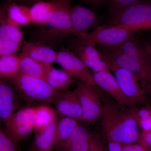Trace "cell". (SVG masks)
<instances>
[{"label": "cell", "mask_w": 151, "mask_h": 151, "mask_svg": "<svg viewBox=\"0 0 151 151\" xmlns=\"http://www.w3.org/2000/svg\"><path fill=\"white\" fill-rule=\"evenodd\" d=\"M102 103V118L108 140L121 145L137 142L140 133L132 108H124L109 100H103Z\"/></svg>", "instance_id": "obj_1"}, {"label": "cell", "mask_w": 151, "mask_h": 151, "mask_svg": "<svg viewBox=\"0 0 151 151\" xmlns=\"http://www.w3.org/2000/svg\"><path fill=\"white\" fill-rule=\"evenodd\" d=\"M50 1L53 8L44 28L39 32V37L42 41L49 42L73 35L71 19L72 6L70 0Z\"/></svg>", "instance_id": "obj_2"}, {"label": "cell", "mask_w": 151, "mask_h": 151, "mask_svg": "<svg viewBox=\"0 0 151 151\" xmlns=\"http://www.w3.org/2000/svg\"><path fill=\"white\" fill-rule=\"evenodd\" d=\"M8 80L20 97L31 103L53 104L58 96L62 93L52 89L43 78L19 73Z\"/></svg>", "instance_id": "obj_3"}, {"label": "cell", "mask_w": 151, "mask_h": 151, "mask_svg": "<svg viewBox=\"0 0 151 151\" xmlns=\"http://www.w3.org/2000/svg\"><path fill=\"white\" fill-rule=\"evenodd\" d=\"M133 39L132 32L116 26L108 25L97 27L90 32L74 39L72 42L96 46L112 47Z\"/></svg>", "instance_id": "obj_4"}, {"label": "cell", "mask_w": 151, "mask_h": 151, "mask_svg": "<svg viewBox=\"0 0 151 151\" xmlns=\"http://www.w3.org/2000/svg\"><path fill=\"white\" fill-rule=\"evenodd\" d=\"M102 58L110 70L114 73L122 92L136 106L149 105L147 97V93L137 77L129 70L117 66L103 54Z\"/></svg>", "instance_id": "obj_5"}, {"label": "cell", "mask_w": 151, "mask_h": 151, "mask_svg": "<svg viewBox=\"0 0 151 151\" xmlns=\"http://www.w3.org/2000/svg\"><path fill=\"white\" fill-rule=\"evenodd\" d=\"M100 46L99 50L103 56L119 67L129 70L138 78L147 93L151 88V72L128 56L118 46Z\"/></svg>", "instance_id": "obj_6"}, {"label": "cell", "mask_w": 151, "mask_h": 151, "mask_svg": "<svg viewBox=\"0 0 151 151\" xmlns=\"http://www.w3.org/2000/svg\"><path fill=\"white\" fill-rule=\"evenodd\" d=\"M82 111L81 122L93 124L102 117L103 105L96 87L79 81L74 89Z\"/></svg>", "instance_id": "obj_7"}, {"label": "cell", "mask_w": 151, "mask_h": 151, "mask_svg": "<svg viewBox=\"0 0 151 151\" xmlns=\"http://www.w3.org/2000/svg\"><path fill=\"white\" fill-rule=\"evenodd\" d=\"M5 132L17 145L35 130V107L17 110L4 124Z\"/></svg>", "instance_id": "obj_8"}, {"label": "cell", "mask_w": 151, "mask_h": 151, "mask_svg": "<svg viewBox=\"0 0 151 151\" xmlns=\"http://www.w3.org/2000/svg\"><path fill=\"white\" fill-rule=\"evenodd\" d=\"M151 21V2L142 0L111 16V25H134L143 24Z\"/></svg>", "instance_id": "obj_9"}, {"label": "cell", "mask_w": 151, "mask_h": 151, "mask_svg": "<svg viewBox=\"0 0 151 151\" xmlns=\"http://www.w3.org/2000/svg\"><path fill=\"white\" fill-rule=\"evenodd\" d=\"M56 63L73 78L75 77L81 82L97 87L89 68L74 52L65 49L61 50L58 52Z\"/></svg>", "instance_id": "obj_10"}, {"label": "cell", "mask_w": 151, "mask_h": 151, "mask_svg": "<svg viewBox=\"0 0 151 151\" xmlns=\"http://www.w3.org/2000/svg\"><path fill=\"white\" fill-rule=\"evenodd\" d=\"M92 74L97 86L108 93L118 105L130 108L137 107L122 92L111 70L92 72Z\"/></svg>", "instance_id": "obj_11"}, {"label": "cell", "mask_w": 151, "mask_h": 151, "mask_svg": "<svg viewBox=\"0 0 151 151\" xmlns=\"http://www.w3.org/2000/svg\"><path fill=\"white\" fill-rule=\"evenodd\" d=\"M71 19L73 36L76 37L86 34L98 23L96 14L90 9L81 5L72 6Z\"/></svg>", "instance_id": "obj_12"}, {"label": "cell", "mask_w": 151, "mask_h": 151, "mask_svg": "<svg viewBox=\"0 0 151 151\" xmlns=\"http://www.w3.org/2000/svg\"><path fill=\"white\" fill-rule=\"evenodd\" d=\"M18 96L8 80L0 78V125L18 110Z\"/></svg>", "instance_id": "obj_13"}, {"label": "cell", "mask_w": 151, "mask_h": 151, "mask_svg": "<svg viewBox=\"0 0 151 151\" xmlns=\"http://www.w3.org/2000/svg\"><path fill=\"white\" fill-rule=\"evenodd\" d=\"M57 113L61 117L81 121L82 111L78 96L74 90H67L58 96L54 103Z\"/></svg>", "instance_id": "obj_14"}, {"label": "cell", "mask_w": 151, "mask_h": 151, "mask_svg": "<svg viewBox=\"0 0 151 151\" xmlns=\"http://www.w3.org/2000/svg\"><path fill=\"white\" fill-rule=\"evenodd\" d=\"M45 65L56 63L58 52L50 47L38 42H28L23 45L22 52Z\"/></svg>", "instance_id": "obj_15"}, {"label": "cell", "mask_w": 151, "mask_h": 151, "mask_svg": "<svg viewBox=\"0 0 151 151\" xmlns=\"http://www.w3.org/2000/svg\"><path fill=\"white\" fill-rule=\"evenodd\" d=\"M44 80L52 89L60 92L69 89L75 82L74 78L63 69L46 65Z\"/></svg>", "instance_id": "obj_16"}, {"label": "cell", "mask_w": 151, "mask_h": 151, "mask_svg": "<svg viewBox=\"0 0 151 151\" xmlns=\"http://www.w3.org/2000/svg\"><path fill=\"white\" fill-rule=\"evenodd\" d=\"M92 134L78 124L60 148L64 151H88Z\"/></svg>", "instance_id": "obj_17"}, {"label": "cell", "mask_w": 151, "mask_h": 151, "mask_svg": "<svg viewBox=\"0 0 151 151\" xmlns=\"http://www.w3.org/2000/svg\"><path fill=\"white\" fill-rule=\"evenodd\" d=\"M57 119L45 128L36 131L34 148L43 151H50L54 148Z\"/></svg>", "instance_id": "obj_18"}, {"label": "cell", "mask_w": 151, "mask_h": 151, "mask_svg": "<svg viewBox=\"0 0 151 151\" xmlns=\"http://www.w3.org/2000/svg\"><path fill=\"white\" fill-rule=\"evenodd\" d=\"M6 17L9 21L20 27L32 24L29 7L13 2L8 4Z\"/></svg>", "instance_id": "obj_19"}, {"label": "cell", "mask_w": 151, "mask_h": 151, "mask_svg": "<svg viewBox=\"0 0 151 151\" xmlns=\"http://www.w3.org/2000/svg\"><path fill=\"white\" fill-rule=\"evenodd\" d=\"M78 122V120L69 117H61L60 119H58L54 148L58 149L61 147L79 124Z\"/></svg>", "instance_id": "obj_20"}, {"label": "cell", "mask_w": 151, "mask_h": 151, "mask_svg": "<svg viewBox=\"0 0 151 151\" xmlns=\"http://www.w3.org/2000/svg\"><path fill=\"white\" fill-rule=\"evenodd\" d=\"M19 58V73L24 75L44 79L46 65L26 55L21 53Z\"/></svg>", "instance_id": "obj_21"}, {"label": "cell", "mask_w": 151, "mask_h": 151, "mask_svg": "<svg viewBox=\"0 0 151 151\" xmlns=\"http://www.w3.org/2000/svg\"><path fill=\"white\" fill-rule=\"evenodd\" d=\"M53 5L50 0H42L29 7L30 16L33 24L44 26L52 11Z\"/></svg>", "instance_id": "obj_22"}, {"label": "cell", "mask_w": 151, "mask_h": 151, "mask_svg": "<svg viewBox=\"0 0 151 151\" xmlns=\"http://www.w3.org/2000/svg\"><path fill=\"white\" fill-rule=\"evenodd\" d=\"M35 107V130L39 131L48 126L58 119L55 110L46 104Z\"/></svg>", "instance_id": "obj_23"}, {"label": "cell", "mask_w": 151, "mask_h": 151, "mask_svg": "<svg viewBox=\"0 0 151 151\" xmlns=\"http://www.w3.org/2000/svg\"><path fill=\"white\" fill-rule=\"evenodd\" d=\"M19 58L17 54L0 57V78L9 80L19 73Z\"/></svg>", "instance_id": "obj_24"}, {"label": "cell", "mask_w": 151, "mask_h": 151, "mask_svg": "<svg viewBox=\"0 0 151 151\" xmlns=\"http://www.w3.org/2000/svg\"><path fill=\"white\" fill-rule=\"evenodd\" d=\"M24 37V33L20 27L9 21L6 17L0 24V38L6 40L22 42Z\"/></svg>", "instance_id": "obj_25"}, {"label": "cell", "mask_w": 151, "mask_h": 151, "mask_svg": "<svg viewBox=\"0 0 151 151\" xmlns=\"http://www.w3.org/2000/svg\"><path fill=\"white\" fill-rule=\"evenodd\" d=\"M92 6L98 7L105 4L108 6L111 15L118 13L140 0H81Z\"/></svg>", "instance_id": "obj_26"}, {"label": "cell", "mask_w": 151, "mask_h": 151, "mask_svg": "<svg viewBox=\"0 0 151 151\" xmlns=\"http://www.w3.org/2000/svg\"><path fill=\"white\" fill-rule=\"evenodd\" d=\"M71 48L80 59L84 58L103 59L102 54L96 45L85 43H78L71 42Z\"/></svg>", "instance_id": "obj_27"}, {"label": "cell", "mask_w": 151, "mask_h": 151, "mask_svg": "<svg viewBox=\"0 0 151 151\" xmlns=\"http://www.w3.org/2000/svg\"><path fill=\"white\" fill-rule=\"evenodd\" d=\"M135 119L139 127L142 131L151 130V106L149 105H144L140 108L137 107L132 108Z\"/></svg>", "instance_id": "obj_28"}, {"label": "cell", "mask_w": 151, "mask_h": 151, "mask_svg": "<svg viewBox=\"0 0 151 151\" xmlns=\"http://www.w3.org/2000/svg\"><path fill=\"white\" fill-rule=\"evenodd\" d=\"M22 45V42H16L0 38V57L16 54Z\"/></svg>", "instance_id": "obj_29"}, {"label": "cell", "mask_w": 151, "mask_h": 151, "mask_svg": "<svg viewBox=\"0 0 151 151\" xmlns=\"http://www.w3.org/2000/svg\"><path fill=\"white\" fill-rule=\"evenodd\" d=\"M0 151H20L19 146L0 127Z\"/></svg>", "instance_id": "obj_30"}, {"label": "cell", "mask_w": 151, "mask_h": 151, "mask_svg": "<svg viewBox=\"0 0 151 151\" xmlns=\"http://www.w3.org/2000/svg\"><path fill=\"white\" fill-rule=\"evenodd\" d=\"M138 144L147 149L151 148V130L140 133Z\"/></svg>", "instance_id": "obj_31"}, {"label": "cell", "mask_w": 151, "mask_h": 151, "mask_svg": "<svg viewBox=\"0 0 151 151\" xmlns=\"http://www.w3.org/2000/svg\"><path fill=\"white\" fill-rule=\"evenodd\" d=\"M88 151H105V147L101 139L92 135Z\"/></svg>", "instance_id": "obj_32"}, {"label": "cell", "mask_w": 151, "mask_h": 151, "mask_svg": "<svg viewBox=\"0 0 151 151\" xmlns=\"http://www.w3.org/2000/svg\"><path fill=\"white\" fill-rule=\"evenodd\" d=\"M117 26L129 30L132 32L151 29V21L142 24L134 25H121Z\"/></svg>", "instance_id": "obj_33"}, {"label": "cell", "mask_w": 151, "mask_h": 151, "mask_svg": "<svg viewBox=\"0 0 151 151\" xmlns=\"http://www.w3.org/2000/svg\"><path fill=\"white\" fill-rule=\"evenodd\" d=\"M122 151H149L148 149L139 144L122 145Z\"/></svg>", "instance_id": "obj_34"}, {"label": "cell", "mask_w": 151, "mask_h": 151, "mask_svg": "<svg viewBox=\"0 0 151 151\" xmlns=\"http://www.w3.org/2000/svg\"><path fill=\"white\" fill-rule=\"evenodd\" d=\"M108 151H122L121 144L110 140H108Z\"/></svg>", "instance_id": "obj_35"}, {"label": "cell", "mask_w": 151, "mask_h": 151, "mask_svg": "<svg viewBox=\"0 0 151 151\" xmlns=\"http://www.w3.org/2000/svg\"><path fill=\"white\" fill-rule=\"evenodd\" d=\"M40 1L42 0H12V2L30 7L35 3Z\"/></svg>", "instance_id": "obj_36"}, {"label": "cell", "mask_w": 151, "mask_h": 151, "mask_svg": "<svg viewBox=\"0 0 151 151\" xmlns=\"http://www.w3.org/2000/svg\"><path fill=\"white\" fill-rule=\"evenodd\" d=\"M8 4L0 6V24L6 17Z\"/></svg>", "instance_id": "obj_37"}, {"label": "cell", "mask_w": 151, "mask_h": 151, "mask_svg": "<svg viewBox=\"0 0 151 151\" xmlns=\"http://www.w3.org/2000/svg\"><path fill=\"white\" fill-rule=\"evenodd\" d=\"M144 47L151 57V42L145 43Z\"/></svg>", "instance_id": "obj_38"}, {"label": "cell", "mask_w": 151, "mask_h": 151, "mask_svg": "<svg viewBox=\"0 0 151 151\" xmlns=\"http://www.w3.org/2000/svg\"><path fill=\"white\" fill-rule=\"evenodd\" d=\"M31 151H43L42 150H38V149H37L36 148H35L33 147V149Z\"/></svg>", "instance_id": "obj_39"}, {"label": "cell", "mask_w": 151, "mask_h": 151, "mask_svg": "<svg viewBox=\"0 0 151 151\" xmlns=\"http://www.w3.org/2000/svg\"><path fill=\"white\" fill-rule=\"evenodd\" d=\"M55 151H63V150L62 149L58 148V149H56V150H55Z\"/></svg>", "instance_id": "obj_40"}, {"label": "cell", "mask_w": 151, "mask_h": 151, "mask_svg": "<svg viewBox=\"0 0 151 151\" xmlns=\"http://www.w3.org/2000/svg\"><path fill=\"white\" fill-rule=\"evenodd\" d=\"M149 151H151V148L149 149Z\"/></svg>", "instance_id": "obj_41"}, {"label": "cell", "mask_w": 151, "mask_h": 151, "mask_svg": "<svg viewBox=\"0 0 151 151\" xmlns=\"http://www.w3.org/2000/svg\"><path fill=\"white\" fill-rule=\"evenodd\" d=\"M150 93H151V88L150 91Z\"/></svg>", "instance_id": "obj_42"}]
</instances>
